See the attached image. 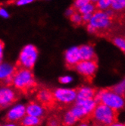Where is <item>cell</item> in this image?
Returning a JSON list of instances; mask_svg holds the SVG:
<instances>
[{
    "mask_svg": "<svg viewBox=\"0 0 125 126\" xmlns=\"http://www.w3.org/2000/svg\"><path fill=\"white\" fill-rule=\"evenodd\" d=\"M95 100L98 103H102L117 112L124 109L125 106L124 96L114 92L111 89L101 90L96 92Z\"/></svg>",
    "mask_w": 125,
    "mask_h": 126,
    "instance_id": "obj_1",
    "label": "cell"
},
{
    "mask_svg": "<svg viewBox=\"0 0 125 126\" xmlns=\"http://www.w3.org/2000/svg\"><path fill=\"white\" fill-rule=\"evenodd\" d=\"M91 117L96 126H108L117 122L118 112L102 103H98Z\"/></svg>",
    "mask_w": 125,
    "mask_h": 126,
    "instance_id": "obj_2",
    "label": "cell"
},
{
    "mask_svg": "<svg viewBox=\"0 0 125 126\" xmlns=\"http://www.w3.org/2000/svg\"><path fill=\"white\" fill-rule=\"evenodd\" d=\"M12 84L20 91H27L33 88L35 84V78L30 69L19 68L16 69L12 78Z\"/></svg>",
    "mask_w": 125,
    "mask_h": 126,
    "instance_id": "obj_3",
    "label": "cell"
},
{
    "mask_svg": "<svg viewBox=\"0 0 125 126\" xmlns=\"http://www.w3.org/2000/svg\"><path fill=\"white\" fill-rule=\"evenodd\" d=\"M116 18H117L116 13L112 15H109L105 11L96 10L93 14L89 24L94 27L97 30V32L99 33L101 31L109 30L112 27Z\"/></svg>",
    "mask_w": 125,
    "mask_h": 126,
    "instance_id": "obj_4",
    "label": "cell"
},
{
    "mask_svg": "<svg viewBox=\"0 0 125 126\" xmlns=\"http://www.w3.org/2000/svg\"><path fill=\"white\" fill-rule=\"evenodd\" d=\"M98 103L95 99L84 100H76L75 104L69 110L79 121L87 116H91Z\"/></svg>",
    "mask_w": 125,
    "mask_h": 126,
    "instance_id": "obj_5",
    "label": "cell"
},
{
    "mask_svg": "<svg viewBox=\"0 0 125 126\" xmlns=\"http://www.w3.org/2000/svg\"><path fill=\"white\" fill-rule=\"evenodd\" d=\"M38 50L33 45L29 44L25 46L20 52L17 60V65L20 68L32 69L37 60Z\"/></svg>",
    "mask_w": 125,
    "mask_h": 126,
    "instance_id": "obj_6",
    "label": "cell"
},
{
    "mask_svg": "<svg viewBox=\"0 0 125 126\" xmlns=\"http://www.w3.org/2000/svg\"><path fill=\"white\" fill-rule=\"evenodd\" d=\"M53 94L54 101L61 105H70L77 100V91L70 88H57Z\"/></svg>",
    "mask_w": 125,
    "mask_h": 126,
    "instance_id": "obj_7",
    "label": "cell"
},
{
    "mask_svg": "<svg viewBox=\"0 0 125 126\" xmlns=\"http://www.w3.org/2000/svg\"><path fill=\"white\" fill-rule=\"evenodd\" d=\"M74 68L80 75L83 76L88 80H90L95 76L97 71V60L80 61Z\"/></svg>",
    "mask_w": 125,
    "mask_h": 126,
    "instance_id": "obj_8",
    "label": "cell"
},
{
    "mask_svg": "<svg viewBox=\"0 0 125 126\" xmlns=\"http://www.w3.org/2000/svg\"><path fill=\"white\" fill-rule=\"evenodd\" d=\"M17 98L14 89L9 86L0 87V107H7L12 105Z\"/></svg>",
    "mask_w": 125,
    "mask_h": 126,
    "instance_id": "obj_9",
    "label": "cell"
},
{
    "mask_svg": "<svg viewBox=\"0 0 125 126\" xmlns=\"http://www.w3.org/2000/svg\"><path fill=\"white\" fill-rule=\"evenodd\" d=\"M26 115V106L22 103H17L8 110L6 114V119L8 122L15 123L21 122Z\"/></svg>",
    "mask_w": 125,
    "mask_h": 126,
    "instance_id": "obj_10",
    "label": "cell"
},
{
    "mask_svg": "<svg viewBox=\"0 0 125 126\" xmlns=\"http://www.w3.org/2000/svg\"><path fill=\"white\" fill-rule=\"evenodd\" d=\"M16 71V68L9 63H0V82L6 84L12 83V78Z\"/></svg>",
    "mask_w": 125,
    "mask_h": 126,
    "instance_id": "obj_11",
    "label": "cell"
},
{
    "mask_svg": "<svg viewBox=\"0 0 125 126\" xmlns=\"http://www.w3.org/2000/svg\"><path fill=\"white\" fill-rule=\"evenodd\" d=\"M65 59L67 66L71 68H75V66L81 61L79 47H74L66 50L65 53Z\"/></svg>",
    "mask_w": 125,
    "mask_h": 126,
    "instance_id": "obj_12",
    "label": "cell"
},
{
    "mask_svg": "<svg viewBox=\"0 0 125 126\" xmlns=\"http://www.w3.org/2000/svg\"><path fill=\"white\" fill-rule=\"evenodd\" d=\"M26 112L27 115L41 118L45 115L46 110L42 103L37 102H31L28 106H26Z\"/></svg>",
    "mask_w": 125,
    "mask_h": 126,
    "instance_id": "obj_13",
    "label": "cell"
},
{
    "mask_svg": "<svg viewBox=\"0 0 125 126\" xmlns=\"http://www.w3.org/2000/svg\"><path fill=\"white\" fill-rule=\"evenodd\" d=\"M96 91L89 86H82L77 90V100H84L95 99Z\"/></svg>",
    "mask_w": 125,
    "mask_h": 126,
    "instance_id": "obj_14",
    "label": "cell"
},
{
    "mask_svg": "<svg viewBox=\"0 0 125 126\" xmlns=\"http://www.w3.org/2000/svg\"><path fill=\"white\" fill-rule=\"evenodd\" d=\"M79 51L81 61L97 60L93 47L91 45H82L79 47Z\"/></svg>",
    "mask_w": 125,
    "mask_h": 126,
    "instance_id": "obj_15",
    "label": "cell"
},
{
    "mask_svg": "<svg viewBox=\"0 0 125 126\" xmlns=\"http://www.w3.org/2000/svg\"><path fill=\"white\" fill-rule=\"evenodd\" d=\"M37 99L42 105H50L55 102L52 92L48 89H41L37 94Z\"/></svg>",
    "mask_w": 125,
    "mask_h": 126,
    "instance_id": "obj_16",
    "label": "cell"
},
{
    "mask_svg": "<svg viewBox=\"0 0 125 126\" xmlns=\"http://www.w3.org/2000/svg\"><path fill=\"white\" fill-rule=\"evenodd\" d=\"M22 126H38L41 123V118L26 115L21 121Z\"/></svg>",
    "mask_w": 125,
    "mask_h": 126,
    "instance_id": "obj_17",
    "label": "cell"
},
{
    "mask_svg": "<svg viewBox=\"0 0 125 126\" xmlns=\"http://www.w3.org/2000/svg\"><path fill=\"white\" fill-rule=\"evenodd\" d=\"M77 122L78 120L75 118V116L71 113L70 110L65 112L63 117V120H62V123H63L64 126H73Z\"/></svg>",
    "mask_w": 125,
    "mask_h": 126,
    "instance_id": "obj_18",
    "label": "cell"
},
{
    "mask_svg": "<svg viewBox=\"0 0 125 126\" xmlns=\"http://www.w3.org/2000/svg\"><path fill=\"white\" fill-rule=\"evenodd\" d=\"M96 11V5H94L93 2L89 3L77 10V12L80 15H85V14H93Z\"/></svg>",
    "mask_w": 125,
    "mask_h": 126,
    "instance_id": "obj_19",
    "label": "cell"
},
{
    "mask_svg": "<svg viewBox=\"0 0 125 126\" xmlns=\"http://www.w3.org/2000/svg\"><path fill=\"white\" fill-rule=\"evenodd\" d=\"M113 2L114 0H99V2L95 4L96 10L104 11L109 9L110 7H111Z\"/></svg>",
    "mask_w": 125,
    "mask_h": 126,
    "instance_id": "obj_20",
    "label": "cell"
},
{
    "mask_svg": "<svg viewBox=\"0 0 125 126\" xmlns=\"http://www.w3.org/2000/svg\"><path fill=\"white\" fill-rule=\"evenodd\" d=\"M112 91L121 96L125 95V78L112 87Z\"/></svg>",
    "mask_w": 125,
    "mask_h": 126,
    "instance_id": "obj_21",
    "label": "cell"
},
{
    "mask_svg": "<svg viewBox=\"0 0 125 126\" xmlns=\"http://www.w3.org/2000/svg\"><path fill=\"white\" fill-rule=\"evenodd\" d=\"M111 8L116 12L125 10V0H114Z\"/></svg>",
    "mask_w": 125,
    "mask_h": 126,
    "instance_id": "obj_22",
    "label": "cell"
},
{
    "mask_svg": "<svg viewBox=\"0 0 125 126\" xmlns=\"http://www.w3.org/2000/svg\"><path fill=\"white\" fill-rule=\"evenodd\" d=\"M112 43L125 53V37H114L112 38Z\"/></svg>",
    "mask_w": 125,
    "mask_h": 126,
    "instance_id": "obj_23",
    "label": "cell"
},
{
    "mask_svg": "<svg viewBox=\"0 0 125 126\" xmlns=\"http://www.w3.org/2000/svg\"><path fill=\"white\" fill-rule=\"evenodd\" d=\"M70 19L73 24L76 25L82 24L83 23V18H82V15H80L78 12H74L72 15L70 17Z\"/></svg>",
    "mask_w": 125,
    "mask_h": 126,
    "instance_id": "obj_24",
    "label": "cell"
},
{
    "mask_svg": "<svg viewBox=\"0 0 125 126\" xmlns=\"http://www.w3.org/2000/svg\"><path fill=\"white\" fill-rule=\"evenodd\" d=\"M91 0H74V5L73 7L76 10H78L81 7L90 3Z\"/></svg>",
    "mask_w": 125,
    "mask_h": 126,
    "instance_id": "obj_25",
    "label": "cell"
},
{
    "mask_svg": "<svg viewBox=\"0 0 125 126\" xmlns=\"http://www.w3.org/2000/svg\"><path fill=\"white\" fill-rule=\"evenodd\" d=\"M34 0H12V1L8 2V4H14L17 5H26L32 2H33Z\"/></svg>",
    "mask_w": 125,
    "mask_h": 126,
    "instance_id": "obj_26",
    "label": "cell"
},
{
    "mask_svg": "<svg viewBox=\"0 0 125 126\" xmlns=\"http://www.w3.org/2000/svg\"><path fill=\"white\" fill-rule=\"evenodd\" d=\"M73 80V78L71 76L69 75H65V76H61L59 78V82L63 84H68L69 83H70Z\"/></svg>",
    "mask_w": 125,
    "mask_h": 126,
    "instance_id": "obj_27",
    "label": "cell"
},
{
    "mask_svg": "<svg viewBox=\"0 0 125 126\" xmlns=\"http://www.w3.org/2000/svg\"><path fill=\"white\" fill-rule=\"evenodd\" d=\"M61 122L57 118H52L48 122V126H60Z\"/></svg>",
    "mask_w": 125,
    "mask_h": 126,
    "instance_id": "obj_28",
    "label": "cell"
},
{
    "mask_svg": "<svg viewBox=\"0 0 125 126\" xmlns=\"http://www.w3.org/2000/svg\"><path fill=\"white\" fill-rule=\"evenodd\" d=\"M93 14H85V15H82V18H83V23H90V19L92 17Z\"/></svg>",
    "mask_w": 125,
    "mask_h": 126,
    "instance_id": "obj_29",
    "label": "cell"
},
{
    "mask_svg": "<svg viewBox=\"0 0 125 126\" xmlns=\"http://www.w3.org/2000/svg\"><path fill=\"white\" fill-rule=\"evenodd\" d=\"M5 47V44L2 40H0V63L2 62V58H3V50Z\"/></svg>",
    "mask_w": 125,
    "mask_h": 126,
    "instance_id": "obj_30",
    "label": "cell"
},
{
    "mask_svg": "<svg viewBox=\"0 0 125 126\" xmlns=\"http://www.w3.org/2000/svg\"><path fill=\"white\" fill-rule=\"evenodd\" d=\"M76 9L74 8V7H71V8H69L66 11V15L68 16V17H70L71 15H72L74 12H76Z\"/></svg>",
    "mask_w": 125,
    "mask_h": 126,
    "instance_id": "obj_31",
    "label": "cell"
},
{
    "mask_svg": "<svg viewBox=\"0 0 125 126\" xmlns=\"http://www.w3.org/2000/svg\"><path fill=\"white\" fill-rule=\"evenodd\" d=\"M0 15H1L2 17H5V18H6V17H9V15H8V13L2 8H0Z\"/></svg>",
    "mask_w": 125,
    "mask_h": 126,
    "instance_id": "obj_32",
    "label": "cell"
},
{
    "mask_svg": "<svg viewBox=\"0 0 125 126\" xmlns=\"http://www.w3.org/2000/svg\"><path fill=\"white\" fill-rule=\"evenodd\" d=\"M108 126H125V123H122V122H115Z\"/></svg>",
    "mask_w": 125,
    "mask_h": 126,
    "instance_id": "obj_33",
    "label": "cell"
},
{
    "mask_svg": "<svg viewBox=\"0 0 125 126\" xmlns=\"http://www.w3.org/2000/svg\"><path fill=\"white\" fill-rule=\"evenodd\" d=\"M0 126H17V125L14 123V122H7V123H5V124H2V125H0Z\"/></svg>",
    "mask_w": 125,
    "mask_h": 126,
    "instance_id": "obj_34",
    "label": "cell"
},
{
    "mask_svg": "<svg viewBox=\"0 0 125 126\" xmlns=\"http://www.w3.org/2000/svg\"><path fill=\"white\" fill-rule=\"evenodd\" d=\"M79 126H90V125H89L88 123H86V122H83V123L80 124Z\"/></svg>",
    "mask_w": 125,
    "mask_h": 126,
    "instance_id": "obj_35",
    "label": "cell"
},
{
    "mask_svg": "<svg viewBox=\"0 0 125 126\" xmlns=\"http://www.w3.org/2000/svg\"><path fill=\"white\" fill-rule=\"evenodd\" d=\"M99 0H91V2H93V3H96V2H99Z\"/></svg>",
    "mask_w": 125,
    "mask_h": 126,
    "instance_id": "obj_36",
    "label": "cell"
}]
</instances>
